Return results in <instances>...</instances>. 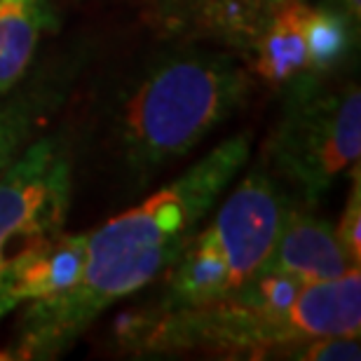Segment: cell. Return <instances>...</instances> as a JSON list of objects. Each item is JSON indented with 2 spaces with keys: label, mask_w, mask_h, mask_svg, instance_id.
<instances>
[{
  "label": "cell",
  "mask_w": 361,
  "mask_h": 361,
  "mask_svg": "<svg viewBox=\"0 0 361 361\" xmlns=\"http://www.w3.org/2000/svg\"><path fill=\"white\" fill-rule=\"evenodd\" d=\"M249 150V134L230 136L174 183L92 233L80 277L59 293L31 300L10 357H59L104 310L155 284L247 164Z\"/></svg>",
  "instance_id": "cell-1"
},
{
  "label": "cell",
  "mask_w": 361,
  "mask_h": 361,
  "mask_svg": "<svg viewBox=\"0 0 361 361\" xmlns=\"http://www.w3.org/2000/svg\"><path fill=\"white\" fill-rule=\"evenodd\" d=\"M254 92V73L233 52L164 40L108 92L90 120V146L132 190L192 153Z\"/></svg>",
  "instance_id": "cell-2"
},
{
  "label": "cell",
  "mask_w": 361,
  "mask_h": 361,
  "mask_svg": "<svg viewBox=\"0 0 361 361\" xmlns=\"http://www.w3.org/2000/svg\"><path fill=\"white\" fill-rule=\"evenodd\" d=\"M359 268L331 281L302 284L265 265L226 298L160 317L132 314L120 329L122 348L139 355L216 352L284 359L312 338H359Z\"/></svg>",
  "instance_id": "cell-3"
},
{
  "label": "cell",
  "mask_w": 361,
  "mask_h": 361,
  "mask_svg": "<svg viewBox=\"0 0 361 361\" xmlns=\"http://www.w3.org/2000/svg\"><path fill=\"white\" fill-rule=\"evenodd\" d=\"M291 202L263 164L254 167L216 219L200 235L195 233L162 272L155 298L132 314H171L237 291L268 265Z\"/></svg>",
  "instance_id": "cell-4"
},
{
  "label": "cell",
  "mask_w": 361,
  "mask_h": 361,
  "mask_svg": "<svg viewBox=\"0 0 361 361\" xmlns=\"http://www.w3.org/2000/svg\"><path fill=\"white\" fill-rule=\"evenodd\" d=\"M326 73H302L284 87L281 115L265 146L263 167L293 202L312 207L359 164L361 92Z\"/></svg>",
  "instance_id": "cell-5"
},
{
  "label": "cell",
  "mask_w": 361,
  "mask_h": 361,
  "mask_svg": "<svg viewBox=\"0 0 361 361\" xmlns=\"http://www.w3.org/2000/svg\"><path fill=\"white\" fill-rule=\"evenodd\" d=\"M73 192V139H35L0 176V284L14 265L63 233Z\"/></svg>",
  "instance_id": "cell-6"
},
{
  "label": "cell",
  "mask_w": 361,
  "mask_h": 361,
  "mask_svg": "<svg viewBox=\"0 0 361 361\" xmlns=\"http://www.w3.org/2000/svg\"><path fill=\"white\" fill-rule=\"evenodd\" d=\"M162 40L197 42L247 61L284 0H122Z\"/></svg>",
  "instance_id": "cell-7"
},
{
  "label": "cell",
  "mask_w": 361,
  "mask_h": 361,
  "mask_svg": "<svg viewBox=\"0 0 361 361\" xmlns=\"http://www.w3.org/2000/svg\"><path fill=\"white\" fill-rule=\"evenodd\" d=\"M85 61L87 49L82 45L49 49L38 66L28 68V73L0 97V176L68 104Z\"/></svg>",
  "instance_id": "cell-8"
},
{
  "label": "cell",
  "mask_w": 361,
  "mask_h": 361,
  "mask_svg": "<svg viewBox=\"0 0 361 361\" xmlns=\"http://www.w3.org/2000/svg\"><path fill=\"white\" fill-rule=\"evenodd\" d=\"M268 268L291 274L302 284H314L338 279L359 265L352 263L338 244L331 223L317 219L310 207L291 202L268 258Z\"/></svg>",
  "instance_id": "cell-9"
},
{
  "label": "cell",
  "mask_w": 361,
  "mask_h": 361,
  "mask_svg": "<svg viewBox=\"0 0 361 361\" xmlns=\"http://www.w3.org/2000/svg\"><path fill=\"white\" fill-rule=\"evenodd\" d=\"M90 235H56L26 254L0 284V319L24 302L75 284L87 258Z\"/></svg>",
  "instance_id": "cell-10"
},
{
  "label": "cell",
  "mask_w": 361,
  "mask_h": 361,
  "mask_svg": "<svg viewBox=\"0 0 361 361\" xmlns=\"http://www.w3.org/2000/svg\"><path fill=\"white\" fill-rule=\"evenodd\" d=\"M310 5L305 0H284L272 14L268 28L258 38L247 59L249 71L270 85H284L295 75L307 73L305 17Z\"/></svg>",
  "instance_id": "cell-11"
},
{
  "label": "cell",
  "mask_w": 361,
  "mask_h": 361,
  "mask_svg": "<svg viewBox=\"0 0 361 361\" xmlns=\"http://www.w3.org/2000/svg\"><path fill=\"white\" fill-rule=\"evenodd\" d=\"M49 24L47 0H0V97L28 73Z\"/></svg>",
  "instance_id": "cell-12"
},
{
  "label": "cell",
  "mask_w": 361,
  "mask_h": 361,
  "mask_svg": "<svg viewBox=\"0 0 361 361\" xmlns=\"http://www.w3.org/2000/svg\"><path fill=\"white\" fill-rule=\"evenodd\" d=\"M350 17L334 7H312L305 17L307 73H331L352 47Z\"/></svg>",
  "instance_id": "cell-13"
},
{
  "label": "cell",
  "mask_w": 361,
  "mask_h": 361,
  "mask_svg": "<svg viewBox=\"0 0 361 361\" xmlns=\"http://www.w3.org/2000/svg\"><path fill=\"white\" fill-rule=\"evenodd\" d=\"M336 240L348 254V258L355 265L361 263V183H359V169L355 171V185L345 204V212L334 228Z\"/></svg>",
  "instance_id": "cell-14"
},
{
  "label": "cell",
  "mask_w": 361,
  "mask_h": 361,
  "mask_svg": "<svg viewBox=\"0 0 361 361\" xmlns=\"http://www.w3.org/2000/svg\"><path fill=\"white\" fill-rule=\"evenodd\" d=\"M336 3L343 10L345 17L359 21V17H361V0H336Z\"/></svg>",
  "instance_id": "cell-15"
}]
</instances>
